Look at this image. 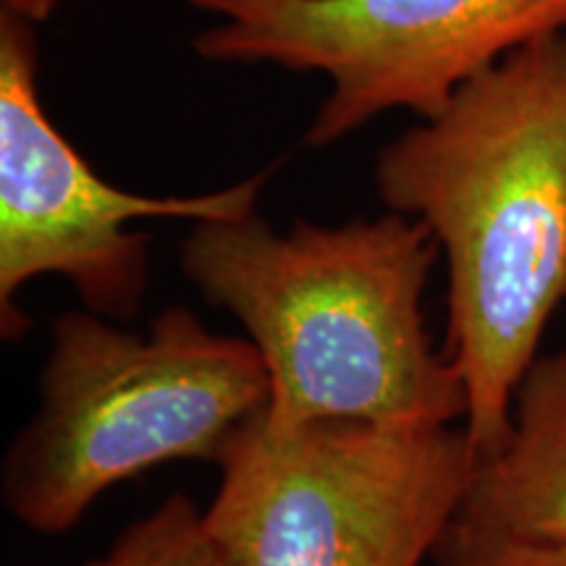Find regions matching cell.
Listing matches in <instances>:
<instances>
[{
    "label": "cell",
    "mask_w": 566,
    "mask_h": 566,
    "mask_svg": "<svg viewBox=\"0 0 566 566\" xmlns=\"http://www.w3.org/2000/svg\"><path fill=\"white\" fill-rule=\"evenodd\" d=\"M212 21L192 51L223 66L321 74L328 95L304 145L331 147L375 118H430L506 55L566 32V0H181Z\"/></svg>",
    "instance_id": "5b68a950"
},
{
    "label": "cell",
    "mask_w": 566,
    "mask_h": 566,
    "mask_svg": "<svg viewBox=\"0 0 566 566\" xmlns=\"http://www.w3.org/2000/svg\"><path fill=\"white\" fill-rule=\"evenodd\" d=\"M438 260L433 231L388 210L286 231L254 210L189 223L179 247L187 281L263 357L268 430L331 417L394 428L464 420V380L422 315Z\"/></svg>",
    "instance_id": "7a4b0ae2"
},
{
    "label": "cell",
    "mask_w": 566,
    "mask_h": 566,
    "mask_svg": "<svg viewBox=\"0 0 566 566\" xmlns=\"http://www.w3.org/2000/svg\"><path fill=\"white\" fill-rule=\"evenodd\" d=\"M271 168L205 195H137L105 181L63 137L40 97L38 24L0 9V334L19 342L27 283L61 275L84 310L142 313L150 239L137 221H223L258 210Z\"/></svg>",
    "instance_id": "8992f818"
},
{
    "label": "cell",
    "mask_w": 566,
    "mask_h": 566,
    "mask_svg": "<svg viewBox=\"0 0 566 566\" xmlns=\"http://www.w3.org/2000/svg\"><path fill=\"white\" fill-rule=\"evenodd\" d=\"M451 530L512 541H566V352L537 357L499 454L475 464Z\"/></svg>",
    "instance_id": "52a82bcc"
},
{
    "label": "cell",
    "mask_w": 566,
    "mask_h": 566,
    "mask_svg": "<svg viewBox=\"0 0 566 566\" xmlns=\"http://www.w3.org/2000/svg\"><path fill=\"white\" fill-rule=\"evenodd\" d=\"M82 566H218L202 509L187 493H171L147 516L126 525L103 556Z\"/></svg>",
    "instance_id": "ba28073f"
},
{
    "label": "cell",
    "mask_w": 566,
    "mask_h": 566,
    "mask_svg": "<svg viewBox=\"0 0 566 566\" xmlns=\"http://www.w3.org/2000/svg\"><path fill=\"white\" fill-rule=\"evenodd\" d=\"M436 558L441 566H566V541L478 537L449 527Z\"/></svg>",
    "instance_id": "9c48e42d"
},
{
    "label": "cell",
    "mask_w": 566,
    "mask_h": 566,
    "mask_svg": "<svg viewBox=\"0 0 566 566\" xmlns=\"http://www.w3.org/2000/svg\"><path fill=\"white\" fill-rule=\"evenodd\" d=\"M38 409L0 464V499L63 535L113 485L166 462L221 464L271 409V375L244 336L171 304L132 331L87 310L53 321Z\"/></svg>",
    "instance_id": "3957f363"
},
{
    "label": "cell",
    "mask_w": 566,
    "mask_h": 566,
    "mask_svg": "<svg viewBox=\"0 0 566 566\" xmlns=\"http://www.w3.org/2000/svg\"><path fill=\"white\" fill-rule=\"evenodd\" d=\"M63 0H0V9L19 13V17L34 21V24H42L59 11Z\"/></svg>",
    "instance_id": "30bf717a"
},
{
    "label": "cell",
    "mask_w": 566,
    "mask_h": 566,
    "mask_svg": "<svg viewBox=\"0 0 566 566\" xmlns=\"http://www.w3.org/2000/svg\"><path fill=\"white\" fill-rule=\"evenodd\" d=\"M464 428L315 420L231 446L202 509L218 566H422L462 506Z\"/></svg>",
    "instance_id": "277c9868"
},
{
    "label": "cell",
    "mask_w": 566,
    "mask_h": 566,
    "mask_svg": "<svg viewBox=\"0 0 566 566\" xmlns=\"http://www.w3.org/2000/svg\"><path fill=\"white\" fill-rule=\"evenodd\" d=\"M375 189L441 247V349L464 380V433L485 462L506 446L516 388L566 304V32L506 55L386 142Z\"/></svg>",
    "instance_id": "6da1fadb"
}]
</instances>
